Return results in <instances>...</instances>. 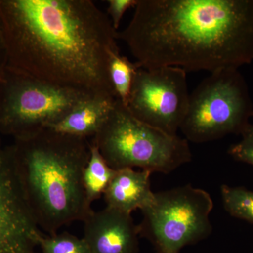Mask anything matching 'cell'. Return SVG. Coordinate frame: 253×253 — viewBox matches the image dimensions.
<instances>
[{"instance_id":"5","label":"cell","mask_w":253,"mask_h":253,"mask_svg":"<svg viewBox=\"0 0 253 253\" xmlns=\"http://www.w3.org/2000/svg\"><path fill=\"white\" fill-rule=\"evenodd\" d=\"M253 117L249 86L239 69L210 73L189 95V106L180 130L196 144L239 134Z\"/></svg>"},{"instance_id":"18","label":"cell","mask_w":253,"mask_h":253,"mask_svg":"<svg viewBox=\"0 0 253 253\" xmlns=\"http://www.w3.org/2000/svg\"><path fill=\"white\" fill-rule=\"evenodd\" d=\"M137 1L138 0H108L107 15L116 31H118L126 11L135 7Z\"/></svg>"},{"instance_id":"15","label":"cell","mask_w":253,"mask_h":253,"mask_svg":"<svg viewBox=\"0 0 253 253\" xmlns=\"http://www.w3.org/2000/svg\"><path fill=\"white\" fill-rule=\"evenodd\" d=\"M223 205L232 217L253 224V191L243 186H221Z\"/></svg>"},{"instance_id":"1","label":"cell","mask_w":253,"mask_h":253,"mask_svg":"<svg viewBox=\"0 0 253 253\" xmlns=\"http://www.w3.org/2000/svg\"><path fill=\"white\" fill-rule=\"evenodd\" d=\"M7 66L55 85L116 98L118 31L91 0H0Z\"/></svg>"},{"instance_id":"16","label":"cell","mask_w":253,"mask_h":253,"mask_svg":"<svg viewBox=\"0 0 253 253\" xmlns=\"http://www.w3.org/2000/svg\"><path fill=\"white\" fill-rule=\"evenodd\" d=\"M38 246L41 253H90L83 238L66 231L48 235L42 234Z\"/></svg>"},{"instance_id":"8","label":"cell","mask_w":253,"mask_h":253,"mask_svg":"<svg viewBox=\"0 0 253 253\" xmlns=\"http://www.w3.org/2000/svg\"><path fill=\"white\" fill-rule=\"evenodd\" d=\"M189 95L184 70L139 68L126 106L139 121L176 135L187 112Z\"/></svg>"},{"instance_id":"3","label":"cell","mask_w":253,"mask_h":253,"mask_svg":"<svg viewBox=\"0 0 253 253\" xmlns=\"http://www.w3.org/2000/svg\"><path fill=\"white\" fill-rule=\"evenodd\" d=\"M90 144L86 138L46 128L8 146L26 204L48 234L83 221L92 212L83 183Z\"/></svg>"},{"instance_id":"9","label":"cell","mask_w":253,"mask_h":253,"mask_svg":"<svg viewBox=\"0 0 253 253\" xmlns=\"http://www.w3.org/2000/svg\"><path fill=\"white\" fill-rule=\"evenodd\" d=\"M42 234L23 196L9 148L0 139V253H38Z\"/></svg>"},{"instance_id":"2","label":"cell","mask_w":253,"mask_h":253,"mask_svg":"<svg viewBox=\"0 0 253 253\" xmlns=\"http://www.w3.org/2000/svg\"><path fill=\"white\" fill-rule=\"evenodd\" d=\"M118 31L138 67L239 69L253 61V0H138Z\"/></svg>"},{"instance_id":"10","label":"cell","mask_w":253,"mask_h":253,"mask_svg":"<svg viewBox=\"0 0 253 253\" xmlns=\"http://www.w3.org/2000/svg\"><path fill=\"white\" fill-rule=\"evenodd\" d=\"M85 241L90 253H137L139 231L131 214L106 207L92 211L83 221Z\"/></svg>"},{"instance_id":"19","label":"cell","mask_w":253,"mask_h":253,"mask_svg":"<svg viewBox=\"0 0 253 253\" xmlns=\"http://www.w3.org/2000/svg\"><path fill=\"white\" fill-rule=\"evenodd\" d=\"M6 66H7V56H6L4 41L0 32V76L2 74Z\"/></svg>"},{"instance_id":"17","label":"cell","mask_w":253,"mask_h":253,"mask_svg":"<svg viewBox=\"0 0 253 253\" xmlns=\"http://www.w3.org/2000/svg\"><path fill=\"white\" fill-rule=\"evenodd\" d=\"M241 136V140L231 145L228 153L236 161L253 166V123H250Z\"/></svg>"},{"instance_id":"12","label":"cell","mask_w":253,"mask_h":253,"mask_svg":"<svg viewBox=\"0 0 253 253\" xmlns=\"http://www.w3.org/2000/svg\"><path fill=\"white\" fill-rule=\"evenodd\" d=\"M116 98L89 95L48 129L66 135L86 138L99 131L112 109Z\"/></svg>"},{"instance_id":"13","label":"cell","mask_w":253,"mask_h":253,"mask_svg":"<svg viewBox=\"0 0 253 253\" xmlns=\"http://www.w3.org/2000/svg\"><path fill=\"white\" fill-rule=\"evenodd\" d=\"M116 172L106 162L97 146L91 143L89 160L83 175V187L89 207L104 196Z\"/></svg>"},{"instance_id":"14","label":"cell","mask_w":253,"mask_h":253,"mask_svg":"<svg viewBox=\"0 0 253 253\" xmlns=\"http://www.w3.org/2000/svg\"><path fill=\"white\" fill-rule=\"evenodd\" d=\"M138 67L136 63H132L126 56L118 52L113 54L110 59L109 73L110 81L116 94V99L126 105L134 76Z\"/></svg>"},{"instance_id":"4","label":"cell","mask_w":253,"mask_h":253,"mask_svg":"<svg viewBox=\"0 0 253 253\" xmlns=\"http://www.w3.org/2000/svg\"><path fill=\"white\" fill-rule=\"evenodd\" d=\"M92 143L116 171L139 168L169 174L192 159L185 138L171 135L139 121L117 99Z\"/></svg>"},{"instance_id":"6","label":"cell","mask_w":253,"mask_h":253,"mask_svg":"<svg viewBox=\"0 0 253 253\" xmlns=\"http://www.w3.org/2000/svg\"><path fill=\"white\" fill-rule=\"evenodd\" d=\"M6 66L0 76V133L23 139L49 128L89 96Z\"/></svg>"},{"instance_id":"7","label":"cell","mask_w":253,"mask_h":253,"mask_svg":"<svg viewBox=\"0 0 253 253\" xmlns=\"http://www.w3.org/2000/svg\"><path fill=\"white\" fill-rule=\"evenodd\" d=\"M213 206L207 191L190 184L155 193L153 202L141 211L139 236L151 241L156 253H179L211 235Z\"/></svg>"},{"instance_id":"11","label":"cell","mask_w":253,"mask_h":253,"mask_svg":"<svg viewBox=\"0 0 253 253\" xmlns=\"http://www.w3.org/2000/svg\"><path fill=\"white\" fill-rule=\"evenodd\" d=\"M151 173L132 168L118 170L104 194L106 207L131 214L149 206L155 196L150 182Z\"/></svg>"}]
</instances>
